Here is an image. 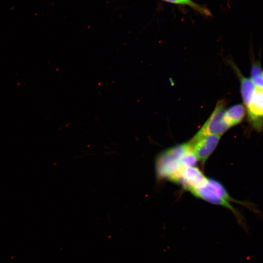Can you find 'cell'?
Instances as JSON below:
<instances>
[{
	"mask_svg": "<svg viewBox=\"0 0 263 263\" xmlns=\"http://www.w3.org/2000/svg\"><path fill=\"white\" fill-rule=\"evenodd\" d=\"M190 148L188 142L171 148L161 153L156 160V171L160 178L177 183L181 170L186 168L183 162L185 153Z\"/></svg>",
	"mask_w": 263,
	"mask_h": 263,
	"instance_id": "obj_1",
	"label": "cell"
},
{
	"mask_svg": "<svg viewBox=\"0 0 263 263\" xmlns=\"http://www.w3.org/2000/svg\"><path fill=\"white\" fill-rule=\"evenodd\" d=\"M226 102L225 99L218 101L209 117L190 141L196 140L207 135L221 136L229 128L224 120Z\"/></svg>",
	"mask_w": 263,
	"mask_h": 263,
	"instance_id": "obj_2",
	"label": "cell"
},
{
	"mask_svg": "<svg viewBox=\"0 0 263 263\" xmlns=\"http://www.w3.org/2000/svg\"><path fill=\"white\" fill-rule=\"evenodd\" d=\"M224 186L220 182L207 178L203 185L192 190L191 193L195 196L210 203L226 207L235 215L239 221L242 222V216L240 213L222 196L221 192Z\"/></svg>",
	"mask_w": 263,
	"mask_h": 263,
	"instance_id": "obj_3",
	"label": "cell"
},
{
	"mask_svg": "<svg viewBox=\"0 0 263 263\" xmlns=\"http://www.w3.org/2000/svg\"><path fill=\"white\" fill-rule=\"evenodd\" d=\"M244 107L250 125L258 132L263 130V89L257 88Z\"/></svg>",
	"mask_w": 263,
	"mask_h": 263,
	"instance_id": "obj_4",
	"label": "cell"
},
{
	"mask_svg": "<svg viewBox=\"0 0 263 263\" xmlns=\"http://www.w3.org/2000/svg\"><path fill=\"white\" fill-rule=\"evenodd\" d=\"M221 136L207 135L188 142L198 161L205 163L217 147Z\"/></svg>",
	"mask_w": 263,
	"mask_h": 263,
	"instance_id": "obj_5",
	"label": "cell"
},
{
	"mask_svg": "<svg viewBox=\"0 0 263 263\" xmlns=\"http://www.w3.org/2000/svg\"><path fill=\"white\" fill-rule=\"evenodd\" d=\"M207 179L203 172L194 166L186 167L181 170L177 183L191 192L203 185Z\"/></svg>",
	"mask_w": 263,
	"mask_h": 263,
	"instance_id": "obj_6",
	"label": "cell"
},
{
	"mask_svg": "<svg viewBox=\"0 0 263 263\" xmlns=\"http://www.w3.org/2000/svg\"><path fill=\"white\" fill-rule=\"evenodd\" d=\"M246 115L243 104H237L226 109L224 118L229 128L241 123Z\"/></svg>",
	"mask_w": 263,
	"mask_h": 263,
	"instance_id": "obj_7",
	"label": "cell"
},
{
	"mask_svg": "<svg viewBox=\"0 0 263 263\" xmlns=\"http://www.w3.org/2000/svg\"><path fill=\"white\" fill-rule=\"evenodd\" d=\"M250 79L259 89H263V70L260 61L253 60L250 67Z\"/></svg>",
	"mask_w": 263,
	"mask_h": 263,
	"instance_id": "obj_8",
	"label": "cell"
},
{
	"mask_svg": "<svg viewBox=\"0 0 263 263\" xmlns=\"http://www.w3.org/2000/svg\"><path fill=\"white\" fill-rule=\"evenodd\" d=\"M171 3L188 5L200 13L206 16H209L210 13L208 10L203 6H201L191 0H163Z\"/></svg>",
	"mask_w": 263,
	"mask_h": 263,
	"instance_id": "obj_9",
	"label": "cell"
}]
</instances>
